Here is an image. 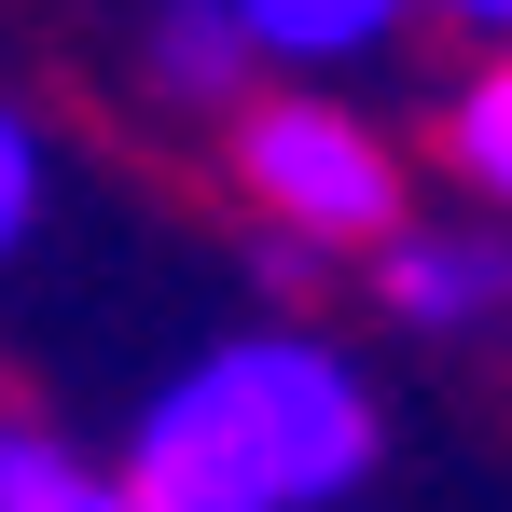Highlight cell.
I'll list each match as a JSON object with an SVG mask.
<instances>
[{"mask_svg":"<svg viewBox=\"0 0 512 512\" xmlns=\"http://www.w3.org/2000/svg\"><path fill=\"white\" fill-rule=\"evenodd\" d=\"M485 291H499V277H485L471 250H416V236L388 250V305H402V319H471Z\"/></svg>","mask_w":512,"mask_h":512,"instance_id":"cell-7","label":"cell"},{"mask_svg":"<svg viewBox=\"0 0 512 512\" xmlns=\"http://www.w3.org/2000/svg\"><path fill=\"white\" fill-rule=\"evenodd\" d=\"M443 153H457V180H471V194H499V208H512V56L457 84V111H443Z\"/></svg>","mask_w":512,"mask_h":512,"instance_id":"cell-6","label":"cell"},{"mask_svg":"<svg viewBox=\"0 0 512 512\" xmlns=\"http://www.w3.org/2000/svg\"><path fill=\"white\" fill-rule=\"evenodd\" d=\"M236 167L250 194L291 222V236H402V167H388V139L374 125H346L319 97H263L250 125H236Z\"/></svg>","mask_w":512,"mask_h":512,"instance_id":"cell-2","label":"cell"},{"mask_svg":"<svg viewBox=\"0 0 512 512\" xmlns=\"http://www.w3.org/2000/svg\"><path fill=\"white\" fill-rule=\"evenodd\" d=\"M139 512H236V499H153V485H139Z\"/></svg>","mask_w":512,"mask_h":512,"instance_id":"cell-10","label":"cell"},{"mask_svg":"<svg viewBox=\"0 0 512 512\" xmlns=\"http://www.w3.org/2000/svg\"><path fill=\"white\" fill-rule=\"evenodd\" d=\"M28 222H42V139L0 111V263L28 250Z\"/></svg>","mask_w":512,"mask_h":512,"instance_id":"cell-8","label":"cell"},{"mask_svg":"<svg viewBox=\"0 0 512 512\" xmlns=\"http://www.w3.org/2000/svg\"><path fill=\"white\" fill-rule=\"evenodd\" d=\"M374 471V388L305 333L208 346L125 443V485L153 499H236V512H319Z\"/></svg>","mask_w":512,"mask_h":512,"instance_id":"cell-1","label":"cell"},{"mask_svg":"<svg viewBox=\"0 0 512 512\" xmlns=\"http://www.w3.org/2000/svg\"><path fill=\"white\" fill-rule=\"evenodd\" d=\"M0 512H139V485L84 471L70 443H0Z\"/></svg>","mask_w":512,"mask_h":512,"instance_id":"cell-5","label":"cell"},{"mask_svg":"<svg viewBox=\"0 0 512 512\" xmlns=\"http://www.w3.org/2000/svg\"><path fill=\"white\" fill-rule=\"evenodd\" d=\"M429 14H457V28H499V42H512V0H429Z\"/></svg>","mask_w":512,"mask_h":512,"instance_id":"cell-9","label":"cell"},{"mask_svg":"<svg viewBox=\"0 0 512 512\" xmlns=\"http://www.w3.org/2000/svg\"><path fill=\"white\" fill-rule=\"evenodd\" d=\"M153 70H167L180 97H236V70H250V14H236V0H167V14H153Z\"/></svg>","mask_w":512,"mask_h":512,"instance_id":"cell-4","label":"cell"},{"mask_svg":"<svg viewBox=\"0 0 512 512\" xmlns=\"http://www.w3.org/2000/svg\"><path fill=\"white\" fill-rule=\"evenodd\" d=\"M250 14V56H291V70H346V56H374L416 0H236Z\"/></svg>","mask_w":512,"mask_h":512,"instance_id":"cell-3","label":"cell"}]
</instances>
